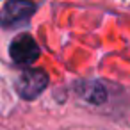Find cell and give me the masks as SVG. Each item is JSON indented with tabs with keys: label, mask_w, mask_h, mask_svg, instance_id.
Instances as JSON below:
<instances>
[{
	"label": "cell",
	"mask_w": 130,
	"mask_h": 130,
	"mask_svg": "<svg viewBox=\"0 0 130 130\" xmlns=\"http://www.w3.org/2000/svg\"><path fill=\"white\" fill-rule=\"evenodd\" d=\"M36 13V4L32 0H9L0 11V25L4 29L23 27L29 23Z\"/></svg>",
	"instance_id": "1"
},
{
	"label": "cell",
	"mask_w": 130,
	"mask_h": 130,
	"mask_svg": "<svg viewBox=\"0 0 130 130\" xmlns=\"http://www.w3.org/2000/svg\"><path fill=\"white\" fill-rule=\"evenodd\" d=\"M48 86V75L43 70H27L16 80V91L23 100L38 98Z\"/></svg>",
	"instance_id": "2"
},
{
	"label": "cell",
	"mask_w": 130,
	"mask_h": 130,
	"mask_svg": "<svg viewBox=\"0 0 130 130\" xmlns=\"http://www.w3.org/2000/svg\"><path fill=\"white\" fill-rule=\"evenodd\" d=\"M9 55L16 64L27 66V64H32L39 57V46L30 34H20L11 41Z\"/></svg>",
	"instance_id": "3"
},
{
	"label": "cell",
	"mask_w": 130,
	"mask_h": 130,
	"mask_svg": "<svg viewBox=\"0 0 130 130\" xmlns=\"http://www.w3.org/2000/svg\"><path fill=\"white\" fill-rule=\"evenodd\" d=\"M80 93H82V96H84L87 102H91V103H102V102L105 100V89H103V86L98 84V82H86L84 87L80 89Z\"/></svg>",
	"instance_id": "4"
}]
</instances>
